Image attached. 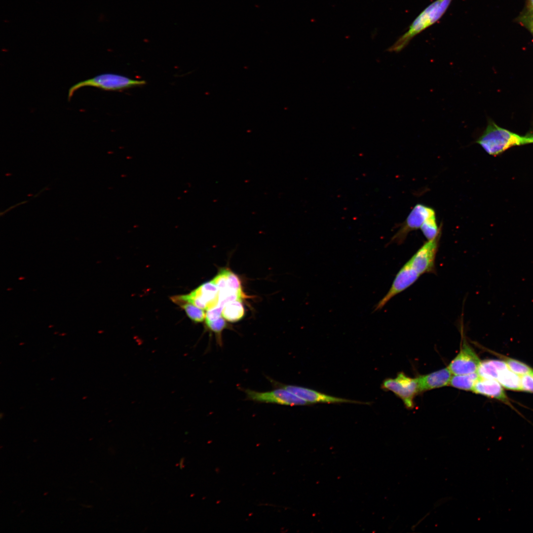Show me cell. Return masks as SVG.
<instances>
[{
	"mask_svg": "<svg viewBox=\"0 0 533 533\" xmlns=\"http://www.w3.org/2000/svg\"><path fill=\"white\" fill-rule=\"evenodd\" d=\"M453 0H436L426 7L413 21L407 31L387 51L398 52L403 50L418 34L437 22L446 12Z\"/></svg>",
	"mask_w": 533,
	"mask_h": 533,
	"instance_id": "cell-2",
	"label": "cell"
},
{
	"mask_svg": "<svg viewBox=\"0 0 533 533\" xmlns=\"http://www.w3.org/2000/svg\"><path fill=\"white\" fill-rule=\"evenodd\" d=\"M206 324L208 328L217 335L218 340L219 342V343H221V333L226 327V323L225 319L221 317L216 320L206 322Z\"/></svg>",
	"mask_w": 533,
	"mask_h": 533,
	"instance_id": "cell-21",
	"label": "cell"
},
{
	"mask_svg": "<svg viewBox=\"0 0 533 533\" xmlns=\"http://www.w3.org/2000/svg\"><path fill=\"white\" fill-rule=\"evenodd\" d=\"M277 388L266 392L245 390L247 399L259 403H272L283 405L298 406L309 404L286 389L277 386Z\"/></svg>",
	"mask_w": 533,
	"mask_h": 533,
	"instance_id": "cell-9",
	"label": "cell"
},
{
	"mask_svg": "<svg viewBox=\"0 0 533 533\" xmlns=\"http://www.w3.org/2000/svg\"><path fill=\"white\" fill-rule=\"evenodd\" d=\"M420 276L408 261L396 274L387 293L376 305L374 311L381 309L391 299L412 286Z\"/></svg>",
	"mask_w": 533,
	"mask_h": 533,
	"instance_id": "cell-7",
	"label": "cell"
},
{
	"mask_svg": "<svg viewBox=\"0 0 533 533\" xmlns=\"http://www.w3.org/2000/svg\"><path fill=\"white\" fill-rule=\"evenodd\" d=\"M219 290L212 281L201 284L190 293L174 296L172 300L176 304L190 303L202 309H209L218 305Z\"/></svg>",
	"mask_w": 533,
	"mask_h": 533,
	"instance_id": "cell-4",
	"label": "cell"
},
{
	"mask_svg": "<svg viewBox=\"0 0 533 533\" xmlns=\"http://www.w3.org/2000/svg\"><path fill=\"white\" fill-rule=\"evenodd\" d=\"M460 350L448 366L454 375H464L476 372L481 361L474 349L465 339Z\"/></svg>",
	"mask_w": 533,
	"mask_h": 533,
	"instance_id": "cell-10",
	"label": "cell"
},
{
	"mask_svg": "<svg viewBox=\"0 0 533 533\" xmlns=\"http://www.w3.org/2000/svg\"><path fill=\"white\" fill-rule=\"evenodd\" d=\"M244 308L241 300L228 302L224 306L222 315L224 319L231 322L241 319L244 315Z\"/></svg>",
	"mask_w": 533,
	"mask_h": 533,
	"instance_id": "cell-15",
	"label": "cell"
},
{
	"mask_svg": "<svg viewBox=\"0 0 533 533\" xmlns=\"http://www.w3.org/2000/svg\"><path fill=\"white\" fill-rule=\"evenodd\" d=\"M509 368L500 372L496 381L505 388L512 390H522L521 377Z\"/></svg>",
	"mask_w": 533,
	"mask_h": 533,
	"instance_id": "cell-17",
	"label": "cell"
},
{
	"mask_svg": "<svg viewBox=\"0 0 533 533\" xmlns=\"http://www.w3.org/2000/svg\"><path fill=\"white\" fill-rule=\"evenodd\" d=\"M472 391L475 393L499 400L505 403L508 402V399L501 384L495 380L479 376Z\"/></svg>",
	"mask_w": 533,
	"mask_h": 533,
	"instance_id": "cell-13",
	"label": "cell"
},
{
	"mask_svg": "<svg viewBox=\"0 0 533 533\" xmlns=\"http://www.w3.org/2000/svg\"><path fill=\"white\" fill-rule=\"evenodd\" d=\"M227 290H231L240 292H243L241 287V281L239 278L236 274L229 269H228L227 272Z\"/></svg>",
	"mask_w": 533,
	"mask_h": 533,
	"instance_id": "cell-23",
	"label": "cell"
},
{
	"mask_svg": "<svg viewBox=\"0 0 533 533\" xmlns=\"http://www.w3.org/2000/svg\"><path fill=\"white\" fill-rule=\"evenodd\" d=\"M442 231L433 239L425 242L408 260L421 276L436 272L435 259Z\"/></svg>",
	"mask_w": 533,
	"mask_h": 533,
	"instance_id": "cell-6",
	"label": "cell"
},
{
	"mask_svg": "<svg viewBox=\"0 0 533 533\" xmlns=\"http://www.w3.org/2000/svg\"><path fill=\"white\" fill-rule=\"evenodd\" d=\"M476 143L489 154L497 156L513 147L533 144V133L521 135L489 120L485 130Z\"/></svg>",
	"mask_w": 533,
	"mask_h": 533,
	"instance_id": "cell-1",
	"label": "cell"
},
{
	"mask_svg": "<svg viewBox=\"0 0 533 533\" xmlns=\"http://www.w3.org/2000/svg\"><path fill=\"white\" fill-rule=\"evenodd\" d=\"M505 362L511 371L519 376L533 373V370L531 367L518 360L507 358Z\"/></svg>",
	"mask_w": 533,
	"mask_h": 533,
	"instance_id": "cell-20",
	"label": "cell"
},
{
	"mask_svg": "<svg viewBox=\"0 0 533 533\" xmlns=\"http://www.w3.org/2000/svg\"><path fill=\"white\" fill-rule=\"evenodd\" d=\"M507 369L505 361L488 359L481 361L477 372L480 377L496 380L499 373Z\"/></svg>",
	"mask_w": 533,
	"mask_h": 533,
	"instance_id": "cell-14",
	"label": "cell"
},
{
	"mask_svg": "<svg viewBox=\"0 0 533 533\" xmlns=\"http://www.w3.org/2000/svg\"><path fill=\"white\" fill-rule=\"evenodd\" d=\"M146 83L144 80L134 79L117 74L103 73L72 85L68 90V100L70 101L76 91L84 87L90 86L105 91H115L144 85Z\"/></svg>",
	"mask_w": 533,
	"mask_h": 533,
	"instance_id": "cell-3",
	"label": "cell"
},
{
	"mask_svg": "<svg viewBox=\"0 0 533 533\" xmlns=\"http://www.w3.org/2000/svg\"><path fill=\"white\" fill-rule=\"evenodd\" d=\"M521 382L522 390L533 392V373L523 375Z\"/></svg>",
	"mask_w": 533,
	"mask_h": 533,
	"instance_id": "cell-25",
	"label": "cell"
},
{
	"mask_svg": "<svg viewBox=\"0 0 533 533\" xmlns=\"http://www.w3.org/2000/svg\"><path fill=\"white\" fill-rule=\"evenodd\" d=\"M277 386L283 387L295 394L298 397L310 403H341L360 402L330 396L317 391L302 386L293 385H284L278 383Z\"/></svg>",
	"mask_w": 533,
	"mask_h": 533,
	"instance_id": "cell-11",
	"label": "cell"
},
{
	"mask_svg": "<svg viewBox=\"0 0 533 533\" xmlns=\"http://www.w3.org/2000/svg\"><path fill=\"white\" fill-rule=\"evenodd\" d=\"M528 11L525 16V23L531 31H533V0H529Z\"/></svg>",
	"mask_w": 533,
	"mask_h": 533,
	"instance_id": "cell-26",
	"label": "cell"
},
{
	"mask_svg": "<svg viewBox=\"0 0 533 533\" xmlns=\"http://www.w3.org/2000/svg\"><path fill=\"white\" fill-rule=\"evenodd\" d=\"M434 215L435 211L432 208L422 204H416L399 229L392 236L390 243H395L399 245L402 244L410 232L420 229L423 223Z\"/></svg>",
	"mask_w": 533,
	"mask_h": 533,
	"instance_id": "cell-8",
	"label": "cell"
},
{
	"mask_svg": "<svg viewBox=\"0 0 533 533\" xmlns=\"http://www.w3.org/2000/svg\"><path fill=\"white\" fill-rule=\"evenodd\" d=\"M452 373L448 367L417 378L420 392L449 385Z\"/></svg>",
	"mask_w": 533,
	"mask_h": 533,
	"instance_id": "cell-12",
	"label": "cell"
},
{
	"mask_svg": "<svg viewBox=\"0 0 533 533\" xmlns=\"http://www.w3.org/2000/svg\"><path fill=\"white\" fill-rule=\"evenodd\" d=\"M479 377L477 372L464 375H455L452 376L449 385L459 389L472 391Z\"/></svg>",
	"mask_w": 533,
	"mask_h": 533,
	"instance_id": "cell-16",
	"label": "cell"
},
{
	"mask_svg": "<svg viewBox=\"0 0 533 533\" xmlns=\"http://www.w3.org/2000/svg\"><path fill=\"white\" fill-rule=\"evenodd\" d=\"M179 305L184 309L187 316L190 320L194 322H201L206 318V313L204 312L202 309L190 303L184 302Z\"/></svg>",
	"mask_w": 533,
	"mask_h": 533,
	"instance_id": "cell-19",
	"label": "cell"
},
{
	"mask_svg": "<svg viewBox=\"0 0 533 533\" xmlns=\"http://www.w3.org/2000/svg\"><path fill=\"white\" fill-rule=\"evenodd\" d=\"M224 307L220 305L207 310L205 321H212L221 317Z\"/></svg>",
	"mask_w": 533,
	"mask_h": 533,
	"instance_id": "cell-24",
	"label": "cell"
},
{
	"mask_svg": "<svg viewBox=\"0 0 533 533\" xmlns=\"http://www.w3.org/2000/svg\"><path fill=\"white\" fill-rule=\"evenodd\" d=\"M381 387L393 392L409 409L413 408L414 398L420 392L418 379L409 377L403 372L399 373L394 379L384 380Z\"/></svg>",
	"mask_w": 533,
	"mask_h": 533,
	"instance_id": "cell-5",
	"label": "cell"
},
{
	"mask_svg": "<svg viewBox=\"0 0 533 533\" xmlns=\"http://www.w3.org/2000/svg\"><path fill=\"white\" fill-rule=\"evenodd\" d=\"M228 269H221L218 274L211 280L217 286L220 292H224L228 289Z\"/></svg>",
	"mask_w": 533,
	"mask_h": 533,
	"instance_id": "cell-22",
	"label": "cell"
},
{
	"mask_svg": "<svg viewBox=\"0 0 533 533\" xmlns=\"http://www.w3.org/2000/svg\"><path fill=\"white\" fill-rule=\"evenodd\" d=\"M420 229L427 240L434 238L442 231V225L438 227L435 215L428 218L422 225Z\"/></svg>",
	"mask_w": 533,
	"mask_h": 533,
	"instance_id": "cell-18",
	"label": "cell"
}]
</instances>
